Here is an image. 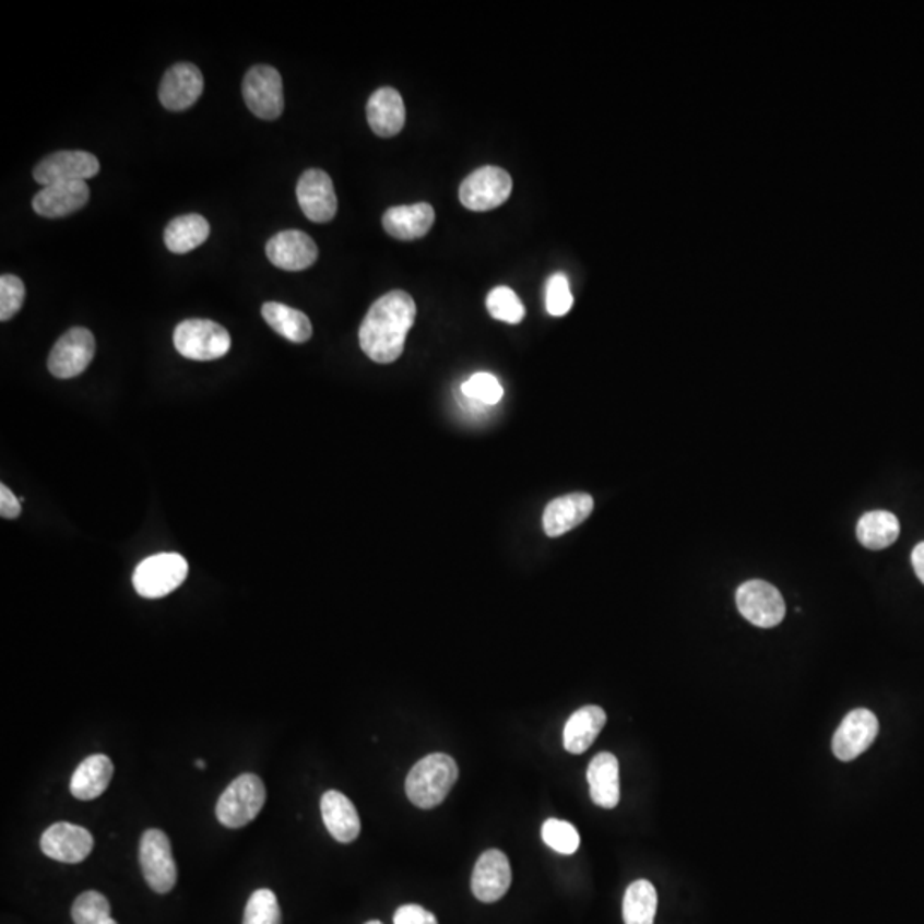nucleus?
I'll use <instances>...</instances> for the list:
<instances>
[{
    "label": "nucleus",
    "mask_w": 924,
    "mask_h": 924,
    "mask_svg": "<svg viewBox=\"0 0 924 924\" xmlns=\"http://www.w3.org/2000/svg\"><path fill=\"white\" fill-rule=\"evenodd\" d=\"M459 778L458 763L446 754L427 755L406 778V794L413 805L430 810L439 806Z\"/></svg>",
    "instance_id": "f03ea898"
},
{
    "label": "nucleus",
    "mask_w": 924,
    "mask_h": 924,
    "mask_svg": "<svg viewBox=\"0 0 924 924\" xmlns=\"http://www.w3.org/2000/svg\"><path fill=\"white\" fill-rule=\"evenodd\" d=\"M367 119L371 131L380 138H394L406 123L403 96L394 87H380L368 99Z\"/></svg>",
    "instance_id": "6ab92c4d"
},
{
    "label": "nucleus",
    "mask_w": 924,
    "mask_h": 924,
    "mask_svg": "<svg viewBox=\"0 0 924 924\" xmlns=\"http://www.w3.org/2000/svg\"><path fill=\"white\" fill-rule=\"evenodd\" d=\"M367 924H382V923H380V921L374 920V921H368Z\"/></svg>",
    "instance_id": "a19ab883"
},
{
    "label": "nucleus",
    "mask_w": 924,
    "mask_h": 924,
    "mask_svg": "<svg viewBox=\"0 0 924 924\" xmlns=\"http://www.w3.org/2000/svg\"><path fill=\"white\" fill-rule=\"evenodd\" d=\"M415 319L416 304L411 295L401 289L386 293L371 305L359 325V346L376 364H392L403 355Z\"/></svg>",
    "instance_id": "f257e3e1"
},
{
    "label": "nucleus",
    "mask_w": 924,
    "mask_h": 924,
    "mask_svg": "<svg viewBox=\"0 0 924 924\" xmlns=\"http://www.w3.org/2000/svg\"><path fill=\"white\" fill-rule=\"evenodd\" d=\"M93 836L90 830L68 821H59L45 830L40 839V848L45 856L60 863H83L92 854Z\"/></svg>",
    "instance_id": "ddd939ff"
},
{
    "label": "nucleus",
    "mask_w": 924,
    "mask_h": 924,
    "mask_svg": "<svg viewBox=\"0 0 924 924\" xmlns=\"http://www.w3.org/2000/svg\"><path fill=\"white\" fill-rule=\"evenodd\" d=\"M139 863L144 880L158 893H168L177 884V866L171 854L170 839L163 830L150 829L141 838Z\"/></svg>",
    "instance_id": "0eeeda50"
},
{
    "label": "nucleus",
    "mask_w": 924,
    "mask_h": 924,
    "mask_svg": "<svg viewBox=\"0 0 924 924\" xmlns=\"http://www.w3.org/2000/svg\"><path fill=\"white\" fill-rule=\"evenodd\" d=\"M265 253L283 271H304L317 261L319 250L316 241L300 229H286L268 241Z\"/></svg>",
    "instance_id": "f3484780"
},
{
    "label": "nucleus",
    "mask_w": 924,
    "mask_h": 924,
    "mask_svg": "<svg viewBox=\"0 0 924 924\" xmlns=\"http://www.w3.org/2000/svg\"><path fill=\"white\" fill-rule=\"evenodd\" d=\"M901 534L899 519L887 510H873L857 521L856 536L868 549L889 548Z\"/></svg>",
    "instance_id": "bb28decb"
},
{
    "label": "nucleus",
    "mask_w": 924,
    "mask_h": 924,
    "mask_svg": "<svg viewBox=\"0 0 924 924\" xmlns=\"http://www.w3.org/2000/svg\"><path fill=\"white\" fill-rule=\"evenodd\" d=\"M512 884L509 857L498 850H488L479 856L471 877V890L478 901L491 904L506 896Z\"/></svg>",
    "instance_id": "4468645a"
},
{
    "label": "nucleus",
    "mask_w": 924,
    "mask_h": 924,
    "mask_svg": "<svg viewBox=\"0 0 924 924\" xmlns=\"http://www.w3.org/2000/svg\"><path fill=\"white\" fill-rule=\"evenodd\" d=\"M265 798H268V793H265L264 782L259 775H238L217 799V820L228 829L246 827L247 824L256 820L257 815L261 814Z\"/></svg>",
    "instance_id": "7ed1b4c3"
},
{
    "label": "nucleus",
    "mask_w": 924,
    "mask_h": 924,
    "mask_svg": "<svg viewBox=\"0 0 924 924\" xmlns=\"http://www.w3.org/2000/svg\"><path fill=\"white\" fill-rule=\"evenodd\" d=\"M175 348L196 362H211L229 352L232 337L223 325L213 320H183L174 332Z\"/></svg>",
    "instance_id": "20e7f679"
},
{
    "label": "nucleus",
    "mask_w": 924,
    "mask_h": 924,
    "mask_svg": "<svg viewBox=\"0 0 924 924\" xmlns=\"http://www.w3.org/2000/svg\"><path fill=\"white\" fill-rule=\"evenodd\" d=\"M512 192V177L498 166H483L464 178L459 187V199L467 210L490 211L502 205Z\"/></svg>",
    "instance_id": "423d86ee"
},
{
    "label": "nucleus",
    "mask_w": 924,
    "mask_h": 924,
    "mask_svg": "<svg viewBox=\"0 0 924 924\" xmlns=\"http://www.w3.org/2000/svg\"><path fill=\"white\" fill-rule=\"evenodd\" d=\"M591 799L601 808L612 810L620 803V766L615 755L601 751L588 769Z\"/></svg>",
    "instance_id": "412c9836"
},
{
    "label": "nucleus",
    "mask_w": 924,
    "mask_h": 924,
    "mask_svg": "<svg viewBox=\"0 0 924 924\" xmlns=\"http://www.w3.org/2000/svg\"><path fill=\"white\" fill-rule=\"evenodd\" d=\"M593 509V497L588 494H569L555 498L543 513V530L548 536H561L582 524Z\"/></svg>",
    "instance_id": "a211bd4d"
},
{
    "label": "nucleus",
    "mask_w": 924,
    "mask_h": 924,
    "mask_svg": "<svg viewBox=\"0 0 924 924\" xmlns=\"http://www.w3.org/2000/svg\"><path fill=\"white\" fill-rule=\"evenodd\" d=\"M878 719L868 709H854L842 719L832 738L833 755L842 762H851L865 754L878 736Z\"/></svg>",
    "instance_id": "f8f14e48"
},
{
    "label": "nucleus",
    "mask_w": 924,
    "mask_h": 924,
    "mask_svg": "<svg viewBox=\"0 0 924 924\" xmlns=\"http://www.w3.org/2000/svg\"><path fill=\"white\" fill-rule=\"evenodd\" d=\"M244 924H281V909L273 890L261 889L250 896Z\"/></svg>",
    "instance_id": "473e14b6"
},
{
    "label": "nucleus",
    "mask_w": 924,
    "mask_h": 924,
    "mask_svg": "<svg viewBox=\"0 0 924 924\" xmlns=\"http://www.w3.org/2000/svg\"><path fill=\"white\" fill-rule=\"evenodd\" d=\"M20 513V498L12 494L8 486L0 485V516L4 519H16Z\"/></svg>",
    "instance_id": "4c0bfd02"
},
{
    "label": "nucleus",
    "mask_w": 924,
    "mask_h": 924,
    "mask_svg": "<svg viewBox=\"0 0 924 924\" xmlns=\"http://www.w3.org/2000/svg\"><path fill=\"white\" fill-rule=\"evenodd\" d=\"M196 767H198V769L204 770L205 769L204 760H196Z\"/></svg>",
    "instance_id": "ea45409f"
},
{
    "label": "nucleus",
    "mask_w": 924,
    "mask_h": 924,
    "mask_svg": "<svg viewBox=\"0 0 924 924\" xmlns=\"http://www.w3.org/2000/svg\"><path fill=\"white\" fill-rule=\"evenodd\" d=\"M99 162L86 151H59L42 159L33 170L36 182L48 187L54 183L86 182L96 177Z\"/></svg>",
    "instance_id": "9b49d317"
},
{
    "label": "nucleus",
    "mask_w": 924,
    "mask_h": 924,
    "mask_svg": "<svg viewBox=\"0 0 924 924\" xmlns=\"http://www.w3.org/2000/svg\"><path fill=\"white\" fill-rule=\"evenodd\" d=\"M111 778H114V763L107 755H92L83 760L72 774V796L81 802L98 798L107 791Z\"/></svg>",
    "instance_id": "b1692460"
},
{
    "label": "nucleus",
    "mask_w": 924,
    "mask_h": 924,
    "mask_svg": "<svg viewBox=\"0 0 924 924\" xmlns=\"http://www.w3.org/2000/svg\"><path fill=\"white\" fill-rule=\"evenodd\" d=\"M74 924H117L111 917L110 902L103 893L87 890L72 904Z\"/></svg>",
    "instance_id": "c756f323"
},
{
    "label": "nucleus",
    "mask_w": 924,
    "mask_h": 924,
    "mask_svg": "<svg viewBox=\"0 0 924 924\" xmlns=\"http://www.w3.org/2000/svg\"><path fill=\"white\" fill-rule=\"evenodd\" d=\"M244 98L247 107L262 120H276L285 110L283 80L271 66H253L244 80Z\"/></svg>",
    "instance_id": "6e6552de"
},
{
    "label": "nucleus",
    "mask_w": 924,
    "mask_h": 924,
    "mask_svg": "<svg viewBox=\"0 0 924 924\" xmlns=\"http://www.w3.org/2000/svg\"><path fill=\"white\" fill-rule=\"evenodd\" d=\"M320 812H322V820H324L329 833L337 842L348 844V842L358 838L359 830H362L358 812L343 793L336 790L324 793V796L320 799Z\"/></svg>",
    "instance_id": "5701e85b"
},
{
    "label": "nucleus",
    "mask_w": 924,
    "mask_h": 924,
    "mask_svg": "<svg viewBox=\"0 0 924 924\" xmlns=\"http://www.w3.org/2000/svg\"><path fill=\"white\" fill-rule=\"evenodd\" d=\"M24 295H26V289H24L23 281L20 277L12 276V274H4L0 277V320L2 322L12 319L20 312L21 307H23Z\"/></svg>",
    "instance_id": "c9c22d12"
},
{
    "label": "nucleus",
    "mask_w": 924,
    "mask_h": 924,
    "mask_svg": "<svg viewBox=\"0 0 924 924\" xmlns=\"http://www.w3.org/2000/svg\"><path fill=\"white\" fill-rule=\"evenodd\" d=\"M189 576V564L178 554H159L141 561L132 576L139 596L158 600L168 596L183 584Z\"/></svg>",
    "instance_id": "39448f33"
},
{
    "label": "nucleus",
    "mask_w": 924,
    "mask_h": 924,
    "mask_svg": "<svg viewBox=\"0 0 924 924\" xmlns=\"http://www.w3.org/2000/svg\"><path fill=\"white\" fill-rule=\"evenodd\" d=\"M573 305L569 280L564 273L554 274L546 283V310L549 316L561 317L570 312Z\"/></svg>",
    "instance_id": "f704fd0d"
},
{
    "label": "nucleus",
    "mask_w": 924,
    "mask_h": 924,
    "mask_svg": "<svg viewBox=\"0 0 924 924\" xmlns=\"http://www.w3.org/2000/svg\"><path fill=\"white\" fill-rule=\"evenodd\" d=\"M911 561H913L914 572H916L917 579L924 584V542L920 543L913 549Z\"/></svg>",
    "instance_id": "58836bf2"
},
{
    "label": "nucleus",
    "mask_w": 924,
    "mask_h": 924,
    "mask_svg": "<svg viewBox=\"0 0 924 924\" xmlns=\"http://www.w3.org/2000/svg\"><path fill=\"white\" fill-rule=\"evenodd\" d=\"M262 317L280 336L293 343H307L312 337L310 319L297 308L277 304V301H268L262 305Z\"/></svg>",
    "instance_id": "cd10ccee"
},
{
    "label": "nucleus",
    "mask_w": 924,
    "mask_h": 924,
    "mask_svg": "<svg viewBox=\"0 0 924 924\" xmlns=\"http://www.w3.org/2000/svg\"><path fill=\"white\" fill-rule=\"evenodd\" d=\"M394 924H439L437 917L422 908V905L406 904L401 905L394 914Z\"/></svg>",
    "instance_id": "e433bc0d"
},
{
    "label": "nucleus",
    "mask_w": 924,
    "mask_h": 924,
    "mask_svg": "<svg viewBox=\"0 0 924 924\" xmlns=\"http://www.w3.org/2000/svg\"><path fill=\"white\" fill-rule=\"evenodd\" d=\"M90 201L86 182L54 183L33 198V210L44 217H63L80 211Z\"/></svg>",
    "instance_id": "aec40b11"
},
{
    "label": "nucleus",
    "mask_w": 924,
    "mask_h": 924,
    "mask_svg": "<svg viewBox=\"0 0 924 924\" xmlns=\"http://www.w3.org/2000/svg\"><path fill=\"white\" fill-rule=\"evenodd\" d=\"M202 90L204 78L194 63H175L159 84V102L166 110H187L201 98Z\"/></svg>",
    "instance_id": "2eb2a0df"
},
{
    "label": "nucleus",
    "mask_w": 924,
    "mask_h": 924,
    "mask_svg": "<svg viewBox=\"0 0 924 924\" xmlns=\"http://www.w3.org/2000/svg\"><path fill=\"white\" fill-rule=\"evenodd\" d=\"M606 724V712L597 706H585L570 715L565 724L564 747L573 755L588 750Z\"/></svg>",
    "instance_id": "393cba45"
},
{
    "label": "nucleus",
    "mask_w": 924,
    "mask_h": 924,
    "mask_svg": "<svg viewBox=\"0 0 924 924\" xmlns=\"http://www.w3.org/2000/svg\"><path fill=\"white\" fill-rule=\"evenodd\" d=\"M736 606L751 625L772 628L786 616V603L774 585L766 581H748L736 591Z\"/></svg>",
    "instance_id": "1a4fd4ad"
},
{
    "label": "nucleus",
    "mask_w": 924,
    "mask_h": 924,
    "mask_svg": "<svg viewBox=\"0 0 924 924\" xmlns=\"http://www.w3.org/2000/svg\"><path fill=\"white\" fill-rule=\"evenodd\" d=\"M210 237V223L201 214L175 217L165 229L166 249L174 253H189Z\"/></svg>",
    "instance_id": "a878e982"
},
{
    "label": "nucleus",
    "mask_w": 924,
    "mask_h": 924,
    "mask_svg": "<svg viewBox=\"0 0 924 924\" xmlns=\"http://www.w3.org/2000/svg\"><path fill=\"white\" fill-rule=\"evenodd\" d=\"M486 308L494 319L507 324H519L525 316V308L509 286H497L486 297Z\"/></svg>",
    "instance_id": "7c9ffc66"
},
{
    "label": "nucleus",
    "mask_w": 924,
    "mask_h": 924,
    "mask_svg": "<svg viewBox=\"0 0 924 924\" xmlns=\"http://www.w3.org/2000/svg\"><path fill=\"white\" fill-rule=\"evenodd\" d=\"M658 892L648 880L633 881L624 897L625 924H654Z\"/></svg>",
    "instance_id": "c85d7f7f"
},
{
    "label": "nucleus",
    "mask_w": 924,
    "mask_h": 924,
    "mask_svg": "<svg viewBox=\"0 0 924 924\" xmlns=\"http://www.w3.org/2000/svg\"><path fill=\"white\" fill-rule=\"evenodd\" d=\"M542 838L552 850L560 854H573L581 845V836L569 821L548 818L542 827Z\"/></svg>",
    "instance_id": "72a5a7b5"
},
{
    "label": "nucleus",
    "mask_w": 924,
    "mask_h": 924,
    "mask_svg": "<svg viewBox=\"0 0 924 924\" xmlns=\"http://www.w3.org/2000/svg\"><path fill=\"white\" fill-rule=\"evenodd\" d=\"M435 211L428 202L411 205H395L382 217L383 229L398 240H416L430 232Z\"/></svg>",
    "instance_id": "4be33fe9"
},
{
    "label": "nucleus",
    "mask_w": 924,
    "mask_h": 924,
    "mask_svg": "<svg viewBox=\"0 0 924 924\" xmlns=\"http://www.w3.org/2000/svg\"><path fill=\"white\" fill-rule=\"evenodd\" d=\"M95 350L92 331L86 328L69 329L51 350L48 370L57 379H74L90 367Z\"/></svg>",
    "instance_id": "9d476101"
},
{
    "label": "nucleus",
    "mask_w": 924,
    "mask_h": 924,
    "mask_svg": "<svg viewBox=\"0 0 924 924\" xmlns=\"http://www.w3.org/2000/svg\"><path fill=\"white\" fill-rule=\"evenodd\" d=\"M298 204L313 223H328L336 216L337 198L331 177L322 170H307L297 186Z\"/></svg>",
    "instance_id": "dca6fc26"
},
{
    "label": "nucleus",
    "mask_w": 924,
    "mask_h": 924,
    "mask_svg": "<svg viewBox=\"0 0 924 924\" xmlns=\"http://www.w3.org/2000/svg\"><path fill=\"white\" fill-rule=\"evenodd\" d=\"M461 392L464 398L482 406H495L504 398L502 383L498 382L497 377L485 371L471 376L466 382L462 383Z\"/></svg>",
    "instance_id": "2f4dec72"
}]
</instances>
